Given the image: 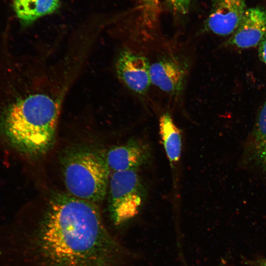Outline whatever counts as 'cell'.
<instances>
[{"label": "cell", "instance_id": "6da1fadb", "mask_svg": "<svg viewBox=\"0 0 266 266\" xmlns=\"http://www.w3.org/2000/svg\"><path fill=\"white\" fill-rule=\"evenodd\" d=\"M129 251L97 204L58 193L23 234V266H129Z\"/></svg>", "mask_w": 266, "mask_h": 266}, {"label": "cell", "instance_id": "7a4b0ae2", "mask_svg": "<svg viewBox=\"0 0 266 266\" xmlns=\"http://www.w3.org/2000/svg\"><path fill=\"white\" fill-rule=\"evenodd\" d=\"M57 100L47 93H37L10 105L3 125L10 138L23 150L42 154L53 143L60 115Z\"/></svg>", "mask_w": 266, "mask_h": 266}, {"label": "cell", "instance_id": "3957f363", "mask_svg": "<svg viewBox=\"0 0 266 266\" xmlns=\"http://www.w3.org/2000/svg\"><path fill=\"white\" fill-rule=\"evenodd\" d=\"M110 173L104 156L91 150L71 152L63 164L68 194L95 204L102 201L106 195Z\"/></svg>", "mask_w": 266, "mask_h": 266}, {"label": "cell", "instance_id": "277c9868", "mask_svg": "<svg viewBox=\"0 0 266 266\" xmlns=\"http://www.w3.org/2000/svg\"><path fill=\"white\" fill-rule=\"evenodd\" d=\"M108 189L109 212L116 226L134 218L146 197V188L136 169L112 172Z\"/></svg>", "mask_w": 266, "mask_h": 266}, {"label": "cell", "instance_id": "5b68a950", "mask_svg": "<svg viewBox=\"0 0 266 266\" xmlns=\"http://www.w3.org/2000/svg\"><path fill=\"white\" fill-rule=\"evenodd\" d=\"M157 53V58L150 64L151 83L171 97L180 98L189 75L191 58L169 43Z\"/></svg>", "mask_w": 266, "mask_h": 266}, {"label": "cell", "instance_id": "8992f818", "mask_svg": "<svg viewBox=\"0 0 266 266\" xmlns=\"http://www.w3.org/2000/svg\"><path fill=\"white\" fill-rule=\"evenodd\" d=\"M150 63L146 54L127 48L122 50L118 57L116 70L123 84L140 98L148 93L151 83Z\"/></svg>", "mask_w": 266, "mask_h": 266}, {"label": "cell", "instance_id": "52a82bcc", "mask_svg": "<svg viewBox=\"0 0 266 266\" xmlns=\"http://www.w3.org/2000/svg\"><path fill=\"white\" fill-rule=\"evenodd\" d=\"M211 7L204 30L217 35H232L247 8L246 0H211Z\"/></svg>", "mask_w": 266, "mask_h": 266}, {"label": "cell", "instance_id": "ba28073f", "mask_svg": "<svg viewBox=\"0 0 266 266\" xmlns=\"http://www.w3.org/2000/svg\"><path fill=\"white\" fill-rule=\"evenodd\" d=\"M266 35V9L247 8L237 29L226 41V45L245 49L259 45Z\"/></svg>", "mask_w": 266, "mask_h": 266}, {"label": "cell", "instance_id": "9c48e42d", "mask_svg": "<svg viewBox=\"0 0 266 266\" xmlns=\"http://www.w3.org/2000/svg\"><path fill=\"white\" fill-rule=\"evenodd\" d=\"M151 157L148 148L141 141L131 139L110 149L104 156L110 172L136 169L146 164Z\"/></svg>", "mask_w": 266, "mask_h": 266}, {"label": "cell", "instance_id": "30bf717a", "mask_svg": "<svg viewBox=\"0 0 266 266\" xmlns=\"http://www.w3.org/2000/svg\"><path fill=\"white\" fill-rule=\"evenodd\" d=\"M60 5V0H12L15 13L24 26L54 12Z\"/></svg>", "mask_w": 266, "mask_h": 266}, {"label": "cell", "instance_id": "8fae6325", "mask_svg": "<svg viewBox=\"0 0 266 266\" xmlns=\"http://www.w3.org/2000/svg\"><path fill=\"white\" fill-rule=\"evenodd\" d=\"M159 124L160 134L166 156L170 163H175L179 160L181 152L180 131L168 112L160 116Z\"/></svg>", "mask_w": 266, "mask_h": 266}, {"label": "cell", "instance_id": "7c38bea8", "mask_svg": "<svg viewBox=\"0 0 266 266\" xmlns=\"http://www.w3.org/2000/svg\"><path fill=\"white\" fill-rule=\"evenodd\" d=\"M266 144V101L260 109L250 141V149L254 155Z\"/></svg>", "mask_w": 266, "mask_h": 266}, {"label": "cell", "instance_id": "4fadbf2b", "mask_svg": "<svg viewBox=\"0 0 266 266\" xmlns=\"http://www.w3.org/2000/svg\"><path fill=\"white\" fill-rule=\"evenodd\" d=\"M140 1L143 12L141 28L147 32L156 31L159 11L158 0H140Z\"/></svg>", "mask_w": 266, "mask_h": 266}, {"label": "cell", "instance_id": "5bb4252c", "mask_svg": "<svg viewBox=\"0 0 266 266\" xmlns=\"http://www.w3.org/2000/svg\"><path fill=\"white\" fill-rule=\"evenodd\" d=\"M192 0H166L171 10L177 14L184 15L188 13Z\"/></svg>", "mask_w": 266, "mask_h": 266}, {"label": "cell", "instance_id": "9a60e30c", "mask_svg": "<svg viewBox=\"0 0 266 266\" xmlns=\"http://www.w3.org/2000/svg\"><path fill=\"white\" fill-rule=\"evenodd\" d=\"M262 167L266 171V144L254 155Z\"/></svg>", "mask_w": 266, "mask_h": 266}, {"label": "cell", "instance_id": "2e32d148", "mask_svg": "<svg viewBox=\"0 0 266 266\" xmlns=\"http://www.w3.org/2000/svg\"><path fill=\"white\" fill-rule=\"evenodd\" d=\"M259 56L261 60L266 65V35L259 44Z\"/></svg>", "mask_w": 266, "mask_h": 266}, {"label": "cell", "instance_id": "e0dca14e", "mask_svg": "<svg viewBox=\"0 0 266 266\" xmlns=\"http://www.w3.org/2000/svg\"><path fill=\"white\" fill-rule=\"evenodd\" d=\"M252 266H266V259L259 258L247 262Z\"/></svg>", "mask_w": 266, "mask_h": 266}, {"label": "cell", "instance_id": "ac0fdd59", "mask_svg": "<svg viewBox=\"0 0 266 266\" xmlns=\"http://www.w3.org/2000/svg\"><path fill=\"white\" fill-rule=\"evenodd\" d=\"M222 266V265H220V266Z\"/></svg>", "mask_w": 266, "mask_h": 266}]
</instances>
